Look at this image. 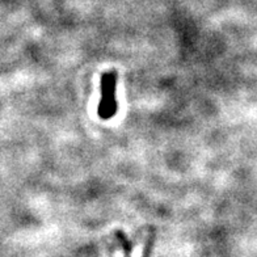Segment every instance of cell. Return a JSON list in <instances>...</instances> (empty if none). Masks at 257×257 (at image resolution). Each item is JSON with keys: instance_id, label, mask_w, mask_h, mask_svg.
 I'll use <instances>...</instances> for the list:
<instances>
[{"instance_id": "cell-1", "label": "cell", "mask_w": 257, "mask_h": 257, "mask_svg": "<svg viewBox=\"0 0 257 257\" xmlns=\"http://www.w3.org/2000/svg\"><path fill=\"white\" fill-rule=\"evenodd\" d=\"M115 83H117V74L114 71L102 74L101 101L98 104V115L102 119L112 118L118 108L115 101Z\"/></svg>"}]
</instances>
